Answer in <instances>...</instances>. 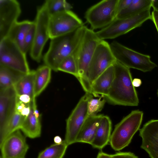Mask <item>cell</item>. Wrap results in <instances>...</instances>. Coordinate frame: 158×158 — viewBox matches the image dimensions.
<instances>
[{
  "label": "cell",
  "instance_id": "3",
  "mask_svg": "<svg viewBox=\"0 0 158 158\" xmlns=\"http://www.w3.org/2000/svg\"><path fill=\"white\" fill-rule=\"evenodd\" d=\"M101 40L95 32L86 27L78 46L73 54L77 65V79L85 93H91V85L88 78L90 63L96 48Z\"/></svg>",
  "mask_w": 158,
  "mask_h": 158
},
{
  "label": "cell",
  "instance_id": "41",
  "mask_svg": "<svg viewBox=\"0 0 158 158\" xmlns=\"http://www.w3.org/2000/svg\"><path fill=\"white\" fill-rule=\"evenodd\" d=\"M157 96H158V90L157 91Z\"/></svg>",
  "mask_w": 158,
  "mask_h": 158
},
{
  "label": "cell",
  "instance_id": "6",
  "mask_svg": "<svg viewBox=\"0 0 158 158\" xmlns=\"http://www.w3.org/2000/svg\"><path fill=\"white\" fill-rule=\"evenodd\" d=\"M0 65L24 74L31 71L26 54L7 36L0 40Z\"/></svg>",
  "mask_w": 158,
  "mask_h": 158
},
{
  "label": "cell",
  "instance_id": "12",
  "mask_svg": "<svg viewBox=\"0 0 158 158\" xmlns=\"http://www.w3.org/2000/svg\"><path fill=\"white\" fill-rule=\"evenodd\" d=\"M83 25L82 20L71 10L50 15L49 23L50 39L68 33Z\"/></svg>",
  "mask_w": 158,
  "mask_h": 158
},
{
  "label": "cell",
  "instance_id": "15",
  "mask_svg": "<svg viewBox=\"0 0 158 158\" xmlns=\"http://www.w3.org/2000/svg\"><path fill=\"white\" fill-rule=\"evenodd\" d=\"M142 138V149L151 158H158V119H152L145 123L139 130Z\"/></svg>",
  "mask_w": 158,
  "mask_h": 158
},
{
  "label": "cell",
  "instance_id": "26",
  "mask_svg": "<svg viewBox=\"0 0 158 158\" xmlns=\"http://www.w3.org/2000/svg\"><path fill=\"white\" fill-rule=\"evenodd\" d=\"M68 146L64 140L60 144L54 143L41 151L37 158H63Z\"/></svg>",
  "mask_w": 158,
  "mask_h": 158
},
{
  "label": "cell",
  "instance_id": "16",
  "mask_svg": "<svg viewBox=\"0 0 158 158\" xmlns=\"http://www.w3.org/2000/svg\"><path fill=\"white\" fill-rule=\"evenodd\" d=\"M16 99L13 86L0 89V135L15 112Z\"/></svg>",
  "mask_w": 158,
  "mask_h": 158
},
{
  "label": "cell",
  "instance_id": "1",
  "mask_svg": "<svg viewBox=\"0 0 158 158\" xmlns=\"http://www.w3.org/2000/svg\"><path fill=\"white\" fill-rule=\"evenodd\" d=\"M114 77L106 101L114 105L137 106L139 100L137 92L132 84L130 69L116 60L113 65Z\"/></svg>",
  "mask_w": 158,
  "mask_h": 158
},
{
  "label": "cell",
  "instance_id": "7",
  "mask_svg": "<svg viewBox=\"0 0 158 158\" xmlns=\"http://www.w3.org/2000/svg\"><path fill=\"white\" fill-rule=\"evenodd\" d=\"M151 8L131 17L116 19L106 27L95 32L101 40L113 39L125 34L134 28L140 26L145 21L151 19Z\"/></svg>",
  "mask_w": 158,
  "mask_h": 158
},
{
  "label": "cell",
  "instance_id": "2",
  "mask_svg": "<svg viewBox=\"0 0 158 158\" xmlns=\"http://www.w3.org/2000/svg\"><path fill=\"white\" fill-rule=\"evenodd\" d=\"M87 27L83 25L68 33L52 39L43 60L44 64L56 72L61 62L73 54L77 48Z\"/></svg>",
  "mask_w": 158,
  "mask_h": 158
},
{
  "label": "cell",
  "instance_id": "14",
  "mask_svg": "<svg viewBox=\"0 0 158 158\" xmlns=\"http://www.w3.org/2000/svg\"><path fill=\"white\" fill-rule=\"evenodd\" d=\"M21 12L16 0H0V40L7 36Z\"/></svg>",
  "mask_w": 158,
  "mask_h": 158
},
{
  "label": "cell",
  "instance_id": "23",
  "mask_svg": "<svg viewBox=\"0 0 158 158\" xmlns=\"http://www.w3.org/2000/svg\"><path fill=\"white\" fill-rule=\"evenodd\" d=\"M52 69L44 65L39 66L35 70L34 93L35 97L39 95L45 89L50 82Z\"/></svg>",
  "mask_w": 158,
  "mask_h": 158
},
{
  "label": "cell",
  "instance_id": "36",
  "mask_svg": "<svg viewBox=\"0 0 158 158\" xmlns=\"http://www.w3.org/2000/svg\"><path fill=\"white\" fill-rule=\"evenodd\" d=\"M151 19L154 23L158 32V11L154 10L152 11Z\"/></svg>",
  "mask_w": 158,
  "mask_h": 158
},
{
  "label": "cell",
  "instance_id": "37",
  "mask_svg": "<svg viewBox=\"0 0 158 158\" xmlns=\"http://www.w3.org/2000/svg\"><path fill=\"white\" fill-rule=\"evenodd\" d=\"M132 84L135 87H139L142 84L141 80L139 78H135L132 80Z\"/></svg>",
  "mask_w": 158,
  "mask_h": 158
},
{
  "label": "cell",
  "instance_id": "19",
  "mask_svg": "<svg viewBox=\"0 0 158 158\" xmlns=\"http://www.w3.org/2000/svg\"><path fill=\"white\" fill-rule=\"evenodd\" d=\"M112 123L110 118L103 115L91 144L95 148L102 149L110 142L111 135Z\"/></svg>",
  "mask_w": 158,
  "mask_h": 158
},
{
  "label": "cell",
  "instance_id": "39",
  "mask_svg": "<svg viewBox=\"0 0 158 158\" xmlns=\"http://www.w3.org/2000/svg\"><path fill=\"white\" fill-rule=\"evenodd\" d=\"M151 6L153 10L158 11V0H152Z\"/></svg>",
  "mask_w": 158,
  "mask_h": 158
},
{
  "label": "cell",
  "instance_id": "11",
  "mask_svg": "<svg viewBox=\"0 0 158 158\" xmlns=\"http://www.w3.org/2000/svg\"><path fill=\"white\" fill-rule=\"evenodd\" d=\"M116 61L110 44L104 40H101L96 48L89 66L88 78L91 85Z\"/></svg>",
  "mask_w": 158,
  "mask_h": 158
},
{
  "label": "cell",
  "instance_id": "9",
  "mask_svg": "<svg viewBox=\"0 0 158 158\" xmlns=\"http://www.w3.org/2000/svg\"><path fill=\"white\" fill-rule=\"evenodd\" d=\"M118 0H104L89 7L85 12V18L92 30L103 29L111 23L117 15Z\"/></svg>",
  "mask_w": 158,
  "mask_h": 158
},
{
  "label": "cell",
  "instance_id": "24",
  "mask_svg": "<svg viewBox=\"0 0 158 158\" xmlns=\"http://www.w3.org/2000/svg\"><path fill=\"white\" fill-rule=\"evenodd\" d=\"M152 0H132L129 5L120 12L116 19H123L135 16L145 10L151 8Z\"/></svg>",
  "mask_w": 158,
  "mask_h": 158
},
{
  "label": "cell",
  "instance_id": "31",
  "mask_svg": "<svg viewBox=\"0 0 158 158\" xmlns=\"http://www.w3.org/2000/svg\"><path fill=\"white\" fill-rule=\"evenodd\" d=\"M35 26L34 24L24 38L22 50L26 54L30 49L33 44L35 35Z\"/></svg>",
  "mask_w": 158,
  "mask_h": 158
},
{
  "label": "cell",
  "instance_id": "22",
  "mask_svg": "<svg viewBox=\"0 0 158 158\" xmlns=\"http://www.w3.org/2000/svg\"><path fill=\"white\" fill-rule=\"evenodd\" d=\"M34 24V21L24 20L18 21L12 26L7 36L22 49L24 38Z\"/></svg>",
  "mask_w": 158,
  "mask_h": 158
},
{
  "label": "cell",
  "instance_id": "10",
  "mask_svg": "<svg viewBox=\"0 0 158 158\" xmlns=\"http://www.w3.org/2000/svg\"><path fill=\"white\" fill-rule=\"evenodd\" d=\"M92 97V94L86 93L67 119L64 140L68 146L76 143L77 135L89 116L88 113V102Z\"/></svg>",
  "mask_w": 158,
  "mask_h": 158
},
{
  "label": "cell",
  "instance_id": "35",
  "mask_svg": "<svg viewBox=\"0 0 158 158\" xmlns=\"http://www.w3.org/2000/svg\"><path fill=\"white\" fill-rule=\"evenodd\" d=\"M16 98L19 101L27 104H30L32 102L31 97L26 94L16 95Z\"/></svg>",
  "mask_w": 158,
  "mask_h": 158
},
{
  "label": "cell",
  "instance_id": "27",
  "mask_svg": "<svg viewBox=\"0 0 158 158\" xmlns=\"http://www.w3.org/2000/svg\"><path fill=\"white\" fill-rule=\"evenodd\" d=\"M26 117L15 112L3 132L0 135V143L14 131L20 130Z\"/></svg>",
  "mask_w": 158,
  "mask_h": 158
},
{
  "label": "cell",
  "instance_id": "18",
  "mask_svg": "<svg viewBox=\"0 0 158 158\" xmlns=\"http://www.w3.org/2000/svg\"><path fill=\"white\" fill-rule=\"evenodd\" d=\"M102 114L89 116L77 137L76 143L81 142L91 144Z\"/></svg>",
  "mask_w": 158,
  "mask_h": 158
},
{
  "label": "cell",
  "instance_id": "20",
  "mask_svg": "<svg viewBox=\"0 0 158 158\" xmlns=\"http://www.w3.org/2000/svg\"><path fill=\"white\" fill-rule=\"evenodd\" d=\"M35 70L24 74L14 85L16 95L26 94L31 97L32 101L35 99L34 93Z\"/></svg>",
  "mask_w": 158,
  "mask_h": 158
},
{
  "label": "cell",
  "instance_id": "32",
  "mask_svg": "<svg viewBox=\"0 0 158 158\" xmlns=\"http://www.w3.org/2000/svg\"><path fill=\"white\" fill-rule=\"evenodd\" d=\"M112 158H138L133 153L130 152H120L111 155Z\"/></svg>",
  "mask_w": 158,
  "mask_h": 158
},
{
  "label": "cell",
  "instance_id": "5",
  "mask_svg": "<svg viewBox=\"0 0 158 158\" xmlns=\"http://www.w3.org/2000/svg\"><path fill=\"white\" fill-rule=\"evenodd\" d=\"M110 45L116 60L129 69L146 72L151 71L157 67L151 60L148 55L135 51L116 41L112 42Z\"/></svg>",
  "mask_w": 158,
  "mask_h": 158
},
{
  "label": "cell",
  "instance_id": "25",
  "mask_svg": "<svg viewBox=\"0 0 158 158\" xmlns=\"http://www.w3.org/2000/svg\"><path fill=\"white\" fill-rule=\"evenodd\" d=\"M24 74L0 65V89L13 86Z\"/></svg>",
  "mask_w": 158,
  "mask_h": 158
},
{
  "label": "cell",
  "instance_id": "38",
  "mask_svg": "<svg viewBox=\"0 0 158 158\" xmlns=\"http://www.w3.org/2000/svg\"><path fill=\"white\" fill-rule=\"evenodd\" d=\"M97 158H112L111 155L105 153L103 152H99L97 156Z\"/></svg>",
  "mask_w": 158,
  "mask_h": 158
},
{
  "label": "cell",
  "instance_id": "30",
  "mask_svg": "<svg viewBox=\"0 0 158 158\" xmlns=\"http://www.w3.org/2000/svg\"><path fill=\"white\" fill-rule=\"evenodd\" d=\"M102 98L94 99L92 97L89 100L88 104V113L89 116L96 115L102 110L106 100L104 98L102 99Z\"/></svg>",
  "mask_w": 158,
  "mask_h": 158
},
{
  "label": "cell",
  "instance_id": "21",
  "mask_svg": "<svg viewBox=\"0 0 158 158\" xmlns=\"http://www.w3.org/2000/svg\"><path fill=\"white\" fill-rule=\"evenodd\" d=\"M31 102L30 112L26 117L20 130L26 137L35 139L40 137L41 135V125L40 119L36 118L34 114Z\"/></svg>",
  "mask_w": 158,
  "mask_h": 158
},
{
  "label": "cell",
  "instance_id": "34",
  "mask_svg": "<svg viewBox=\"0 0 158 158\" xmlns=\"http://www.w3.org/2000/svg\"><path fill=\"white\" fill-rule=\"evenodd\" d=\"M30 104H27L24 103L19 100L16 98L15 112L20 114L25 108Z\"/></svg>",
  "mask_w": 158,
  "mask_h": 158
},
{
  "label": "cell",
  "instance_id": "28",
  "mask_svg": "<svg viewBox=\"0 0 158 158\" xmlns=\"http://www.w3.org/2000/svg\"><path fill=\"white\" fill-rule=\"evenodd\" d=\"M50 15L70 10L72 6L65 0H46L44 2Z\"/></svg>",
  "mask_w": 158,
  "mask_h": 158
},
{
  "label": "cell",
  "instance_id": "13",
  "mask_svg": "<svg viewBox=\"0 0 158 158\" xmlns=\"http://www.w3.org/2000/svg\"><path fill=\"white\" fill-rule=\"evenodd\" d=\"M20 130L10 133L0 143V158H25L29 147Z\"/></svg>",
  "mask_w": 158,
  "mask_h": 158
},
{
  "label": "cell",
  "instance_id": "17",
  "mask_svg": "<svg viewBox=\"0 0 158 158\" xmlns=\"http://www.w3.org/2000/svg\"><path fill=\"white\" fill-rule=\"evenodd\" d=\"M114 74L113 65L101 74L91 85V93L93 95L100 98L106 97L111 86Z\"/></svg>",
  "mask_w": 158,
  "mask_h": 158
},
{
  "label": "cell",
  "instance_id": "29",
  "mask_svg": "<svg viewBox=\"0 0 158 158\" xmlns=\"http://www.w3.org/2000/svg\"><path fill=\"white\" fill-rule=\"evenodd\" d=\"M58 71H61L71 74L77 79L78 70L77 63L73 54L64 59L60 64Z\"/></svg>",
  "mask_w": 158,
  "mask_h": 158
},
{
  "label": "cell",
  "instance_id": "40",
  "mask_svg": "<svg viewBox=\"0 0 158 158\" xmlns=\"http://www.w3.org/2000/svg\"><path fill=\"white\" fill-rule=\"evenodd\" d=\"M63 141L61 138L59 136H56L54 138V141L55 143H60L62 142Z\"/></svg>",
  "mask_w": 158,
  "mask_h": 158
},
{
  "label": "cell",
  "instance_id": "8",
  "mask_svg": "<svg viewBox=\"0 0 158 158\" xmlns=\"http://www.w3.org/2000/svg\"><path fill=\"white\" fill-rule=\"evenodd\" d=\"M50 16L44 2L38 7L34 21L35 26L34 38L30 52L31 58L37 62L41 60L43 48L50 38L49 23Z\"/></svg>",
  "mask_w": 158,
  "mask_h": 158
},
{
  "label": "cell",
  "instance_id": "4",
  "mask_svg": "<svg viewBox=\"0 0 158 158\" xmlns=\"http://www.w3.org/2000/svg\"><path fill=\"white\" fill-rule=\"evenodd\" d=\"M143 114L142 111L133 110L115 126L109 142L114 150L120 151L129 145L139 129Z\"/></svg>",
  "mask_w": 158,
  "mask_h": 158
},
{
  "label": "cell",
  "instance_id": "33",
  "mask_svg": "<svg viewBox=\"0 0 158 158\" xmlns=\"http://www.w3.org/2000/svg\"><path fill=\"white\" fill-rule=\"evenodd\" d=\"M132 1V0H118L117 7V14L121 11L127 8Z\"/></svg>",
  "mask_w": 158,
  "mask_h": 158
}]
</instances>
